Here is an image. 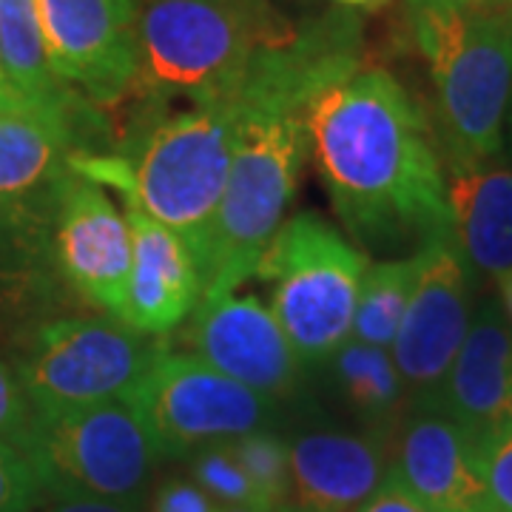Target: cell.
<instances>
[{
  "label": "cell",
  "instance_id": "1",
  "mask_svg": "<svg viewBox=\"0 0 512 512\" xmlns=\"http://www.w3.org/2000/svg\"><path fill=\"white\" fill-rule=\"evenodd\" d=\"M359 57H365L362 23L339 9L296 26L291 40L259 57L234 92V163L214 222L202 302L234 293L254 276L259 256L285 225L311 157V97Z\"/></svg>",
  "mask_w": 512,
  "mask_h": 512
},
{
  "label": "cell",
  "instance_id": "2",
  "mask_svg": "<svg viewBox=\"0 0 512 512\" xmlns=\"http://www.w3.org/2000/svg\"><path fill=\"white\" fill-rule=\"evenodd\" d=\"M311 157L350 237L367 245L450 228L436 128L416 97L365 57L319 86L308 106Z\"/></svg>",
  "mask_w": 512,
  "mask_h": 512
},
{
  "label": "cell",
  "instance_id": "3",
  "mask_svg": "<svg viewBox=\"0 0 512 512\" xmlns=\"http://www.w3.org/2000/svg\"><path fill=\"white\" fill-rule=\"evenodd\" d=\"M234 94L208 106L154 109L131 137L126 154H77L74 171L126 197L151 220L163 222L200 259L202 276L214 222L234 163Z\"/></svg>",
  "mask_w": 512,
  "mask_h": 512
},
{
  "label": "cell",
  "instance_id": "4",
  "mask_svg": "<svg viewBox=\"0 0 512 512\" xmlns=\"http://www.w3.org/2000/svg\"><path fill=\"white\" fill-rule=\"evenodd\" d=\"M293 32L271 0H143L134 97L151 109L228 100Z\"/></svg>",
  "mask_w": 512,
  "mask_h": 512
},
{
  "label": "cell",
  "instance_id": "5",
  "mask_svg": "<svg viewBox=\"0 0 512 512\" xmlns=\"http://www.w3.org/2000/svg\"><path fill=\"white\" fill-rule=\"evenodd\" d=\"M404 20L433 83L441 160L498 157L512 103V20L450 0H404Z\"/></svg>",
  "mask_w": 512,
  "mask_h": 512
},
{
  "label": "cell",
  "instance_id": "6",
  "mask_svg": "<svg viewBox=\"0 0 512 512\" xmlns=\"http://www.w3.org/2000/svg\"><path fill=\"white\" fill-rule=\"evenodd\" d=\"M367 262L316 211L285 220L259 256L254 276L271 285L268 308L305 367L328 365L350 339Z\"/></svg>",
  "mask_w": 512,
  "mask_h": 512
},
{
  "label": "cell",
  "instance_id": "7",
  "mask_svg": "<svg viewBox=\"0 0 512 512\" xmlns=\"http://www.w3.org/2000/svg\"><path fill=\"white\" fill-rule=\"evenodd\" d=\"M43 498H97L146 504L163 450L123 402L94 404L52 416H32L18 441Z\"/></svg>",
  "mask_w": 512,
  "mask_h": 512
},
{
  "label": "cell",
  "instance_id": "8",
  "mask_svg": "<svg viewBox=\"0 0 512 512\" xmlns=\"http://www.w3.org/2000/svg\"><path fill=\"white\" fill-rule=\"evenodd\" d=\"M160 342L114 316H66L37 330L15 367L35 416L123 402Z\"/></svg>",
  "mask_w": 512,
  "mask_h": 512
},
{
  "label": "cell",
  "instance_id": "9",
  "mask_svg": "<svg viewBox=\"0 0 512 512\" xmlns=\"http://www.w3.org/2000/svg\"><path fill=\"white\" fill-rule=\"evenodd\" d=\"M126 402L146 421L165 458H185L205 444L256 430H276L282 407V402L222 376L200 356L163 345Z\"/></svg>",
  "mask_w": 512,
  "mask_h": 512
},
{
  "label": "cell",
  "instance_id": "10",
  "mask_svg": "<svg viewBox=\"0 0 512 512\" xmlns=\"http://www.w3.org/2000/svg\"><path fill=\"white\" fill-rule=\"evenodd\" d=\"M89 100L32 103L20 97L0 100V225L35 228L52 225L57 197L74 171L83 146L80 120L92 117Z\"/></svg>",
  "mask_w": 512,
  "mask_h": 512
},
{
  "label": "cell",
  "instance_id": "11",
  "mask_svg": "<svg viewBox=\"0 0 512 512\" xmlns=\"http://www.w3.org/2000/svg\"><path fill=\"white\" fill-rule=\"evenodd\" d=\"M143 0H37L49 66L97 109H114L140 83Z\"/></svg>",
  "mask_w": 512,
  "mask_h": 512
},
{
  "label": "cell",
  "instance_id": "12",
  "mask_svg": "<svg viewBox=\"0 0 512 512\" xmlns=\"http://www.w3.org/2000/svg\"><path fill=\"white\" fill-rule=\"evenodd\" d=\"M419 276L390 356L399 367L410 404L439 396L444 376L473 322V268L458 248L453 228L419 242Z\"/></svg>",
  "mask_w": 512,
  "mask_h": 512
},
{
  "label": "cell",
  "instance_id": "13",
  "mask_svg": "<svg viewBox=\"0 0 512 512\" xmlns=\"http://www.w3.org/2000/svg\"><path fill=\"white\" fill-rule=\"evenodd\" d=\"M52 245L60 276L89 305L120 319L131 271V225L109 191L72 171L57 197Z\"/></svg>",
  "mask_w": 512,
  "mask_h": 512
},
{
  "label": "cell",
  "instance_id": "14",
  "mask_svg": "<svg viewBox=\"0 0 512 512\" xmlns=\"http://www.w3.org/2000/svg\"><path fill=\"white\" fill-rule=\"evenodd\" d=\"M185 342L205 365L274 402L291 396L305 370L271 308L237 291L200 302Z\"/></svg>",
  "mask_w": 512,
  "mask_h": 512
},
{
  "label": "cell",
  "instance_id": "15",
  "mask_svg": "<svg viewBox=\"0 0 512 512\" xmlns=\"http://www.w3.org/2000/svg\"><path fill=\"white\" fill-rule=\"evenodd\" d=\"M390 470L430 512H490L478 441L436 404H410Z\"/></svg>",
  "mask_w": 512,
  "mask_h": 512
},
{
  "label": "cell",
  "instance_id": "16",
  "mask_svg": "<svg viewBox=\"0 0 512 512\" xmlns=\"http://www.w3.org/2000/svg\"><path fill=\"white\" fill-rule=\"evenodd\" d=\"M131 271L120 322L143 336H165L200 308L205 276L197 256L163 222L128 208Z\"/></svg>",
  "mask_w": 512,
  "mask_h": 512
},
{
  "label": "cell",
  "instance_id": "17",
  "mask_svg": "<svg viewBox=\"0 0 512 512\" xmlns=\"http://www.w3.org/2000/svg\"><path fill=\"white\" fill-rule=\"evenodd\" d=\"M291 444L285 512H359L390 470V439L350 430H305Z\"/></svg>",
  "mask_w": 512,
  "mask_h": 512
},
{
  "label": "cell",
  "instance_id": "18",
  "mask_svg": "<svg viewBox=\"0 0 512 512\" xmlns=\"http://www.w3.org/2000/svg\"><path fill=\"white\" fill-rule=\"evenodd\" d=\"M481 444L512 419V322L498 302H484L433 399Z\"/></svg>",
  "mask_w": 512,
  "mask_h": 512
},
{
  "label": "cell",
  "instance_id": "19",
  "mask_svg": "<svg viewBox=\"0 0 512 512\" xmlns=\"http://www.w3.org/2000/svg\"><path fill=\"white\" fill-rule=\"evenodd\" d=\"M450 228L470 268L501 276L512 268V165L487 160H441Z\"/></svg>",
  "mask_w": 512,
  "mask_h": 512
},
{
  "label": "cell",
  "instance_id": "20",
  "mask_svg": "<svg viewBox=\"0 0 512 512\" xmlns=\"http://www.w3.org/2000/svg\"><path fill=\"white\" fill-rule=\"evenodd\" d=\"M330 379L353 416L367 424V433L390 439L410 410V393L390 350L370 348L348 339L328 359Z\"/></svg>",
  "mask_w": 512,
  "mask_h": 512
},
{
  "label": "cell",
  "instance_id": "21",
  "mask_svg": "<svg viewBox=\"0 0 512 512\" xmlns=\"http://www.w3.org/2000/svg\"><path fill=\"white\" fill-rule=\"evenodd\" d=\"M0 77L20 100L69 103L80 97L49 66L37 0H0Z\"/></svg>",
  "mask_w": 512,
  "mask_h": 512
},
{
  "label": "cell",
  "instance_id": "22",
  "mask_svg": "<svg viewBox=\"0 0 512 512\" xmlns=\"http://www.w3.org/2000/svg\"><path fill=\"white\" fill-rule=\"evenodd\" d=\"M416 276H419V256L416 254L367 262L350 339L370 345V348L390 350L396 333L402 328L404 311H407L413 288H416Z\"/></svg>",
  "mask_w": 512,
  "mask_h": 512
},
{
  "label": "cell",
  "instance_id": "23",
  "mask_svg": "<svg viewBox=\"0 0 512 512\" xmlns=\"http://www.w3.org/2000/svg\"><path fill=\"white\" fill-rule=\"evenodd\" d=\"M185 458H188V478H194L220 507L271 510L265 495L256 490V484L248 476V470L242 467V461L234 456L228 441L205 444Z\"/></svg>",
  "mask_w": 512,
  "mask_h": 512
},
{
  "label": "cell",
  "instance_id": "24",
  "mask_svg": "<svg viewBox=\"0 0 512 512\" xmlns=\"http://www.w3.org/2000/svg\"><path fill=\"white\" fill-rule=\"evenodd\" d=\"M234 456L242 461L256 490L265 495L271 510H282L291 498V444L276 430H256L231 439Z\"/></svg>",
  "mask_w": 512,
  "mask_h": 512
},
{
  "label": "cell",
  "instance_id": "25",
  "mask_svg": "<svg viewBox=\"0 0 512 512\" xmlns=\"http://www.w3.org/2000/svg\"><path fill=\"white\" fill-rule=\"evenodd\" d=\"M490 512H512V419L478 444Z\"/></svg>",
  "mask_w": 512,
  "mask_h": 512
},
{
  "label": "cell",
  "instance_id": "26",
  "mask_svg": "<svg viewBox=\"0 0 512 512\" xmlns=\"http://www.w3.org/2000/svg\"><path fill=\"white\" fill-rule=\"evenodd\" d=\"M40 481L12 441L0 439V512H35L43 504Z\"/></svg>",
  "mask_w": 512,
  "mask_h": 512
},
{
  "label": "cell",
  "instance_id": "27",
  "mask_svg": "<svg viewBox=\"0 0 512 512\" xmlns=\"http://www.w3.org/2000/svg\"><path fill=\"white\" fill-rule=\"evenodd\" d=\"M146 512H220V504L194 478H163L148 498Z\"/></svg>",
  "mask_w": 512,
  "mask_h": 512
},
{
  "label": "cell",
  "instance_id": "28",
  "mask_svg": "<svg viewBox=\"0 0 512 512\" xmlns=\"http://www.w3.org/2000/svg\"><path fill=\"white\" fill-rule=\"evenodd\" d=\"M32 416V404L23 396L15 370L0 359V439L12 441L18 447V441L32 424Z\"/></svg>",
  "mask_w": 512,
  "mask_h": 512
},
{
  "label": "cell",
  "instance_id": "29",
  "mask_svg": "<svg viewBox=\"0 0 512 512\" xmlns=\"http://www.w3.org/2000/svg\"><path fill=\"white\" fill-rule=\"evenodd\" d=\"M359 512H430L424 504H419L410 490L404 487L399 478L393 476V470H387V476L379 484V490L367 498L359 507Z\"/></svg>",
  "mask_w": 512,
  "mask_h": 512
},
{
  "label": "cell",
  "instance_id": "30",
  "mask_svg": "<svg viewBox=\"0 0 512 512\" xmlns=\"http://www.w3.org/2000/svg\"><path fill=\"white\" fill-rule=\"evenodd\" d=\"M35 512H146V504H120L97 498H46Z\"/></svg>",
  "mask_w": 512,
  "mask_h": 512
},
{
  "label": "cell",
  "instance_id": "31",
  "mask_svg": "<svg viewBox=\"0 0 512 512\" xmlns=\"http://www.w3.org/2000/svg\"><path fill=\"white\" fill-rule=\"evenodd\" d=\"M450 3H456L467 12H476V15L512 20V0H450Z\"/></svg>",
  "mask_w": 512,
  "mask_h": 512
},
{
  "label": "cell",
  "instance_id": "32",
  "mask_svg": "<svg viewBox=\"0 0 512 512\" xmlns=\"http://www.w3.org/2000/svg\"><path fill=\"white\" fill-rule=\"evenodd\" d=\"M495 282H498L501 308H504V313L510 316V322H512V268H510V271H504L501 276H495Z\"/></svg>",
  "mask_w": 512,
  "mask_h": 512
},
{
  "label": "cell",
  "instance_id": "33",
  "mask_svg": "<svg viewBox=\"0 0 512 512\" xmlns=\"http://www.w3.org/2000/svg\"><path fill=\"white\" fill-rule=\"evenodd\" d=\"M339 9H382L387 0H333Z\"/></svg>",
  "mask_w": 512,
  "mask_h": 512
},
{
  "label": "cell",
  "instance_id": "34",
  "mask_svg": "<svg viewBox=\"0 0 512 512\" xmlns=\"http://www.w3.org/2000/svg\"><path fill=\"white\" fill-rule=\"evenodd\" d=\"M220 512H271V510H251V507H220ZM285 512V510H276Z\"/></svg>",
  "mask_w": 512,
  "mask_h": 512
},
{
  "label": "cell",
  "instance_id": "35",
  "mask_svg": "<svg viewBox=\"0 0 512 512\" xmlns=\"http://www.w3.org/2000/svg\"><path fill=\"white\" fill-rule=\"evenodd\" d=\"M6 97H15V94L6 89V83H3V77H0V100H6Z\"/></svg>",
  "mask_w": 512,
  "mask_h": 512
},
{
  "label": "cell",
  "instance_id": "36",
  "mask_svg": "<svg viewBox=\"0 0 512 512\" xmlns=\"http://www.w3.org/2000/svg\"><path fill=\"white\" fill-rule=\"evenodd\" d=\"M507 123H510V137H512V103H510V117H507Z\"/></svg>",
  "mask_w": 512,
  "mask_h": 512
}]
</instances>
